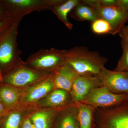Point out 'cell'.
Instances as JSON below:
<instances>
[{"mask_svg": "<svg viewBox=\"0 0 128 128\" xmlns=\"http://www.w3.org/2000/svg\"><path fill=\"white\" fill-rule=\"evenodd\" d=\"M106 59L85 47H75L66 50V64L78 76L98 77Z\"/></svg>", "mask_w": 128, "mask_h": 128, "instance_id": "cell-1", "label": "cell"}, {"mask_svg": "<svg viewBox=\"0 0 128 128\" xmlns=\"http://www.w3.org/2000/svg\"><path fill=\"white\" fill-rule=\"evenodd\" d=\"M94 128H128V102L114 107L96 108Z\"/></svg>", "mask_w": 128, "mask_h": 128, "instance_id": "cell-2", "label": "cell"}, {"mask_svg": "<svg viewBox=\"0 0 128 128\" xmlns=\"http://www.w3.org/2000/svg\"><path fill=\"white\" fill-rule=\"evenodd\" d=\"M66 50L52 48L34 53L28 58L27 63L34 68L54 71L66 64Z\"/></svg>", "mask_w": 128, "mask_h": 128, "instance_id": "cell-3", "label": "cell"}, {"mask_svg": "<svg viewBox=\"0 0 128 128\" xmlns=\"http://www.w3.org/2000/svg\"><path fill=\"white\" fill-rule=\"evenodd\" d=\"M81 2L93 8L98 18H102L111 25L112 35L118 34L128 20V12L114 6H106L99 4L98 0H82Z\"/></svg>", "mask_w": 128, "mask_h": 128, "instance_id": "cell-4", "label": "cell"}, {"mask_svg": "<svg viewBox=\"0 0 128 128\" xmlns=\"http://www.w3.org/2000/svg\"><path fill=\"white\" fill-rule=\"evenodd\" d=\"M128 102V95L114 94L102 86L92 90L81 102L96 108L114 107Z\"/></svg>", "mask_w": 128, "mask_h": 128, "instance_id": "cell-5", "label": "cell"}, {"mask_svg": "<svg viewBox=\"0 0 128 128\" xmlns=\"http://www.w3.org/2000/svg\"><path fill=\"white\" fill-rule=\"evenodd\" d=\"M102 86L112 93L128 95V72L111 70L105 68L98 76Z\"/></svg>", "mask_w": 128, "mask_h": 128, "instance_id": "cell-6", "label": "cell"}, {"mask_svg": "<svg viewBox=\"0 0 128 128\" xmlns=\"http://www.w3.org/2000/svg\"><path fill=\"white\" fill-rule=\"evenodd\" d=\"M102 86L98 77L78 76L73 83L70 94L74 102H81L91 92Z\"/></svg>", "mask_w": 128, "mask_h": 128, "instance_id": "cell-7", "label": "cell"}, {"mask_svg": "<svg viewBox=\"0 0 128 128\" xmlns=\"http://www.w3.org/2000/svg\"><path fill=\"white\" fill-rule=\"evenodd\" d=\"M44 76L38 72L25 66H20L8 76L6 81L12 86L20 87L34 83Z\"/></svg>", "mask_w": 128, "mask_h": 128, "instance_id": "cell-8", "label": "cell"}, {"mask_svg": "<svg viewBox=\"0 0 128 128\" xmlns=\"http://www.w3.org/2000/svg\"><path fill=\"white\" fill-rule=\"evenodd\" d=\"M54 89V85L52 75L48 79L26 90L22 95L21 101L24 103L34 102L45 96Z\"/></svg>", "mask_w": 128, "mask_h": 128, "instance_id": "cell-9", "label": "cell"}, {"mask_svg": "<svg viewBox=\"0 0 128 128\" xmlns=\"http://www.w3.org/2000/svg\"><path fill=\"white\" fill-rule=\"evenodd\" d=\"M54 89H61L70 92L78 76L66 64L54 72L52 75Z\"/></svg>", "mask_w": 128, "mask_h": 128, "instance_id": "cell-10", "label": "cell"}, {"mask_svg": "<svg viewBox=\"0 0 128 128\" xmlns=\"http://www.w3.org/2000/svg\"><path fill=\"white\" fill-rule=\"evenodd\" d=\"M74 102L70 92L63 89H55L39 104L42 106L64 108Z\"/></svg>", "mask_w": 128, "mask_h": 128, "instance_id": "cell-11", "label": "cell"}, {"mask_svg": "<svg viewBox=\"0 0 128 128\" xmlns=\"http://www.w3.org/2000/svg\"><path fill=\"white\" fill-rule=\"evenodd\" d=\"M16 32L13 36L9 37L0 44V64H6L16 57L20 58L21 52L17 48Z\"/></svg>", "mask_w": 128, "mask_h": 128, "instance_id": "cell-12", "label": "cell"}, {"mask_svg": "<svg viewBox=\"0 0 128 128\" xmlns=\"http://www.w3.org/2000/svg\"><path fill=\"white\" fill-rule=\"evenodd\" d=\"M80 2L78 0H61L50 8L58 18L70 29H72L73 25L68 20L67 18L68 14Z\"/></svg>", "mask_w": 128, "mask_h": 128, "instance_id": "cell-13", "label": "cell"}, {"mask_svg": "<svg viewBox=\"0 0 128 128\" xmlns=\"http://www.w3.org/2000/svg\"><path fill=\"white\" fill-rule=\"evenodd\" d=\"M62 109L57 108L36 112L32 115L30 119L35 128H52L56 116Z\"/></svg>", "mask_w": 128, "mask_h": 128, "instance_id": "cell-14", "label": "cell"}, {"mask_svg": "<svg viewBox=\"0 0 128 128\" xmlns=\"http://www.w3.org/2000/svg\"><path fill=\"white\" fill-rule=\"evenodd\" d=\"M74 102L78 112L80 128H94L95 108L82 102Z\"/></svg>", "mask_w": 128, "mask_h": 128, "instance_id": "cell-15", "label": "cell"}, {"mask_svg": "<svg viewBox=\"0 0 128 128\" xmlns=\"http://www.w3.org/2000/svg\"><path fill=\"white\" fill-rule=\"evenodd\" d=\"M56 128H80L78 112L75 102L65 108Z\"/></svg>", "mask_w": 128, "mask_h": 128, "instance_id": "cell-16", "label": "cell"}, {"mask_svg": "<svg viewBox=\"0 0 128 128\" xmlns=\"http://www.w3.org/2000/svg\"><path fill=\"white\" fill-rule=\"evenodd\" d=\"M20 89L10 86H4L0 89V101L8 108L16 105L22 94Z\"/></svg>", "mask_w": 128, "mask_h": 128, "instance_id": "cell-17", "label": "cell"}, {"mask_svg": "<svg viewBox=\"0 0 128 128\" xmlns=\"http://www.w3.org/2000/svg\"><path fill=\"white\" fill-rule=\"evenodd\" d=\"M70 14L72 18L79 21H88L92 22L98 18L93 8L82 3L80 0Z\"/></svg>", "mask_w": 128, "mask_h": 128, "instance_id": "cell-18", "label": "cell"}, {"mask_svg": "<svg viewBox=\"0 0 128 128\" xmlns=\"http://www.w3.org/2000/svg\"><path fill=\"white\" fill-rule=\"evenodd\" d=\"M91 29L96 34H110L112 35V28L106 21L98 18L92 22Z\"/></svg>", "mask_w": 128, "mask_h": 128, "instance_id": "cell-19", "label": "cell"}, {"mask_svg": "<svg viewBox=\"0 0 128 128\" xmlns=\"http://www.w3.org/2000/svg\"><path fill=\"white\" fill-rule=\"evenodd\" d=\"M122 53L114 70L128 72V44L121 41Z\"/></svg>", "mask_w": 128, "mask_h": 128, "instance_id": "cell-20", "label": "cell"}, {"mask_svg": "<svg viewBox=\"0 0 128 128\" xmlns=\"http://www.w3.org/2000/svg\"><path fill=\"white\" fill-rule=\"evenodd\" d=\"M22 123L20 114L14 112L7 117L3 124V128H20Z\"/></svg>", "mask_w": 128, "mask_h": 128, "instance_id": "cell-21", "label": "cell"}, {"mask_svg": "<svg viewBox=\"0 0 128 128\" xmlns=\"http://www.w3.org/2000/svg\"><path fill=\"white\" fill-rule=\"evenodd\" d=\"M118 34L122 39L121 41L128 44V25L123 26Z\"/></svg>", "mask_w": 128, "mask_h": 128, "instance_id": "cell-22", "label": "cell"}, {"mask_svg": "<svg viewBox=\"0 0 128 128\" xmlns=\"http://www.w3.org/2000/svg\"><path fill=\"white\" fill-rule=\"evenodd\" d=\"M115 6L128 12V0H116Z\"/></svg>", "mask_w": 128, "mask_h": 128, "instance_id": "cell-23", "label": "cell"}, {"mask_svg": "<svg viewBox=\"0 0 128 128\" xmlns=\"http://www.w3.org/2000/svg\"><path fill=\"white\" fill-rule=\"evenodd\" d=\"M100 5L104 6H115L116 0H98Z\"/></svg>", "mask_w": 128, "mask_h": 128, "instance_id": "cell-24", "label": "cell"}, {"mask_svg": "<svg viewBox=\"0 0 128 128\" xmlns=\"http://www.w3.org/2000/svg\"><path fill=\"white\" fill-rule=\"evenodd\" d=\"M20 128H35L32 123L31 120L27 118L22 122Z\"/></svg>", "mask_w": 128, "mask_h": 128, "instance_id": "cell-25", "label": "cell"}, {"mask_svg": "<svg viewBox=\"0 0 128 128\" xmlns=\"http://www.w3.org/2000/svg\"><path fill=\"white\" fill-rule=\"evenodd\" d=\"M5 112V110L2 104L0 101V116L4 114Z\"/></svg>", "mask_w": 128, "mask_h": 128, "instance_id": "cell-26", "label": "cell"}, {"mask_svg": "<svg viewBox=\"0 0 128 128\" xmlns=\"http://www.w3.org/2000/svg\"><path fill=\"white\" fill-rule=\"evenodd\" d=\"M0 81L1 82H2V75L1 71L0 70Z\"/></svg>", "mask_w": 128, "mask_h": 128, "instance_id": "cell-27", "label": "cell"}, {"mask_svg": "<svg viewBox=\"0 0 128 128\" xmlns=\"http://www.w3.org/2000/svg\"><path fill=\"white\" fill-rule=\"evenodd\" d=\"M2 22H0V27L1 26H2Z\"/></svg>", "mask_w": 128, "mask_h": 128, "instance_id": "cell-28", "label": "cell"}]
</instances>
